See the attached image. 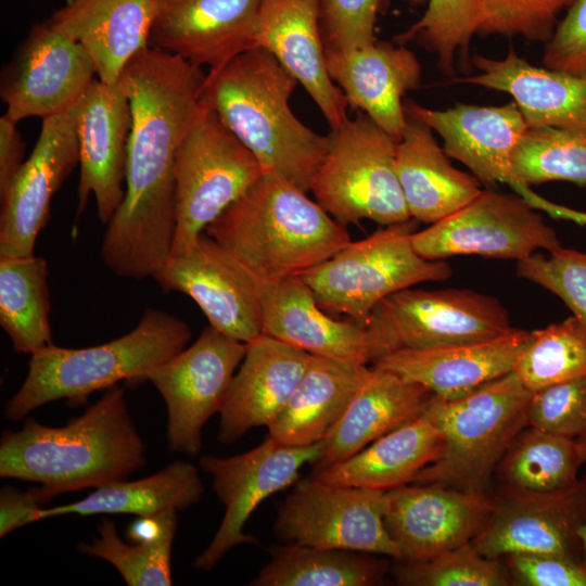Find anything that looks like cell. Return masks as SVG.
Returning a JSON list of instances; mask_svg holds the SVG:
<instances>
[{"label":"cell","instance_id":"7402d4cb","mask_svg":"<svg viewBox=\"0 0 586 586\" xmlns=\"http://www.w3.org/2000/svg\"><path fill=\"white\" fill-rule=\"evenodd\" d=\"M407 111L440 135L446 154L467 166L481 183H506L520 194L511 161L528 127L515 102L499 106L457 103L446 110L410 102Z\"/></svg>","mask_w":586,"mask_h":586},{"label":"cell","instance_id":"ab89813d","mask_svg":"<svg viewBox=\"0 0 586 586\" xmlns=\"http://www.w3.org/2000/svg\"><path fill=\"white\" fill-rule=\"evenodd\" d=\"M513 372L532 393L586 377V331L573 316L533 330Z\"/></svg>","mask_w":586,"mask_h":586},{"label":"cell","instance_id":"484cf974","mask_svg":"<svg viewBox=\"0 0 586 586\" xmlns=\"http://www.w3.org/2000/svg\"><path fill=\"white\" fill-rule=\"evenodd\" d=\"M257 46L304 87L331 129L348 119L346 98L328 73L318 0H263Z\"/></svg>","mask_w":586,"mask_h":586},{"label":"cell","instance_id":"d6a6232c","mask_svg":"<svg viewBox=\"0 0 586 586\" xmlns=\"http://www.w3.org/2000/svg\"><path fill=\"white\" fill-rule=\"evenodd\" d=\"M369 367L320 356L311 360L268 436L288 446L324 441L345 412Z\"/></svg>","mask_w":586,"mask_h":586},{"label":"cell","instance_id":"8992f818","mask_svg":"<svg viewBox=\"0 0 586 586\" xmlns=\"http://www.w3.org/2000/svg\"><path fill=\"white\" fill-rule=\"evenodd\" d=\"M531 396L513 371L460 397L433 395L423 412L441 431L444 446L413 483L485 493L509 446L528 426Z\"/></svg>","mask_w":586,"mask_h":586},{"label":"cell","instance_id":"277c9868","mask_svg":"<svg viewBox=\"0 0 586 586\" xmlns=\"http://www.w3.org/2000/svg\"><path fill=\"white\" fill-rule=\"evenodd\" d=\"M262 286L329 259L352 240L317 201L271 171L205 230Z\"/></svg>","mask_w":586,"mask_h":586},{"label":"cell","instance_id":"30bf717a","mask_svg":"<svg viewBox=\"0 0 586 586\" xmlns=\"http://www.w3.org/2000/svg\"><path fill=\"white\" fill-rule=\"evenodd\" d=\"M377 358L399 349H428L497 337L513 327L494 296L467 289L407 288L382 300L365 327Z\"/></svg>","mask_w":586,"mask_h":586},{"label":"cell","instance_id":"836d02e7","mask_svg":"<svg viewBox=\"0 0 586 586\" xmlns=\"http://www.w3.org/2000/svg\"><path fill=\"white\" fill-rule=\"evenodd\" d=\"M204 487L199 470L190 462L174 461L156 473L135 481H118L97 488L86 498L38 511L36 522L65 515L135 514L155 518L198 504Z\"/></svg>","mask_w":586,"mask_h":586},{"label":"cell","instance_id":"52a82bcc","mask_svg":"<svg viewBox=\"0 0 586 586\" xmlns=\"http://www.w3.org/2000/svg\"><path fill=\"white\" fill-rule=\"evenodd\" d=\"M417 227L412 218L383 226L365 239L351 241L300 277L320 308L365 328L373 308L388 295L451 276L445 260H430L417 253L412 244Z\"/></svg>","mask_w":586,"mask_h":586},{"label":"cell","instance_id":"f546056e","mask_svg":"<svg viewBox=\"0 0 586 586\" xmlns=\"http://www.w3.org/2000/svg\"><path fill=\"white\" fill-rule=\"evenodd\" d=\"M433 394L377 367L368 369L342 418L324 440L321 470L355 455L379 437L419 417Z\"/></svg>","mask_w":586,"mask_h":586},{"label":"cell","instance_id":"bcb514c9","mask_svg":"<svg viewBox=\"0 0 586 586\" xmlns=\"http://www.w3.org/2000/svg\"><path fill=\"white\" fill-rule=\"evenodd\" d=\"M326 48L351 51L375 42L380 0H318Z\"/></svg>","mask_w":586,"mask_h":586},{"label":"cell","instance_id":"2e32d148","mask_svg":"<svg viewBox=\"0 0 586 586\" xmlns=\"http://www.w3.org/2000/svg\"><path fill=\"white\" fill-rule=\"evenodd\" d=\"M153 279L188 295L229 337L249 343L263 333L262 286L205 232L188 251L170 256Z\"/></svg>","mask_w":586,"mask_h":586},{"label":"cell","instance_id":"f1b7e54d","mask_svg":"<svg viewBox=\"0 0 586 586\" xmlns=\"http://www.w3.org/2000/svg\"><path fill=\"white\" fill-rule=\"evenodd\" d=\"M153 17V0H66L49 21L86 49L98 79L115 84L150 46Z\"/></svg>","mask_w":586,"mask_h":586},{"label":"cell","instance_id":"d6986e66","mask_svg":"<svg viewBox=\"0 0 586 586\" xmlns=\"http://www.w3.org/2000/svg\"><path fill=\"white\" fill-rule=\"evenodd\" d=\"M493 507L485 493L406 484L385 492L384 523L399 560L412 562L471 543Z\"/></svg>","mask_w":586,"mask_h":586},{"label":"cell","instance_id":"60d3db41","mask_svg":"<svg viewBox=\"0 0 586 586\" xmlns=\"http://www.w3.org/2000/svg\"><path fill=\"white\" fill-rule=\"evenodd\" d=\"M396 581L407 586H508L512 585L499 559L481 555L471 543L444 550L428 559L404 562Z\"/></svg>","mask_w":586,"mask_h":586},{"label":"cell","instance_id":"f35d334b","mask_svg":"<svg viewBox=\"0 0 586 586\" xmlns=\"http://www.w3.org/2000/svg\"><path fill=\"white\" fill-rule=\"evenodd\" d=\"M512 174L527 202L528 186L568 181L586 187V136L559 128H527L511 161Z\"/></svg>","mask_w":586,"mask_h":586},{"label":"cell","instance_id":"44dd1931","mask_svg":"<svg viewBox=\"0 0 586 586\" xmlns=\"http://www.w3.org/2000/svg\"><path fill=\"white\" fill-rule=\"evenodd\" d=\"M130 128V102L119 79L115 84L94 79L76 106L79 153L76 218L84 213L90 194L103 225H107L122 205Z\"/></svg>","mask_w":586,"mask_h":586},{"label":"cell","instance_id":"7a4b0ae2","mask_svg":"<svg viewBox=\"0 0 586 586\" xmlns=\"http://www.w3.org/2000/svg\"><path fill=\"white\" fill-rule=\"evenodd\" d=\"M145 464V444L117 385L63 426L28 418L0 440V476L39 484L35 489L46 504L64 493L127 480Z\"/></svg>","mask_w":586,"mask_h":586},{"label":"cell","instance_id":"6da1fadb","mask_svg":"<svg viewBox=\"0 0 586 586\" xmlns=\"http://www.w3.org/2000/svg\"><path fill=\"white\" fill-rule=\"evenodd\" d=\"M205 79L202 67L150 46L119 77L131 109L125 196L100 247L103 263L118 277L153 278L170 256L175 160L204 110Z\"/></svg>","mask_w":586,"mask_h":586},{"label":"cell","instance_id":"f907efd6","mask_svg":"<svg viewBox=\"0 0 586 586\" xmlns=\"http://www.w3.org/2000/svg\"><path fill=\"white\" fill-rule=\"evenodd\" d=\"M16 125L17 123L5 115L0 117V194L5 191L25 162V144Z\"/></svg>","mask_w":586,"mask_h":586},{"label":"cell","instance_id":"cb8c5ba5","mask_svg":"<svg viewBox=\"0 0 586 586\" xmlns=\"http://www.w3.org/2000/svg\"><path fill=\"white\" fill-rule=\"evenodd\" d=\"M324 50L328 73L348 106L362 111L399 141L408 123L402 99L421 84L422 69L416 54L405 44L377 41L351 51Z\"/></svg>","mask_w":586,"mask_h":586},{"label":"cell","instance_id":"681fc988","mask_svg":"<svg viewBox=\"0 0 586 586\" xmlns=\"http://www.w3.org/2000/svg\"><path fill=\"white\" fill-rule=\"evenodd\" d=\"M47 504L35 487L26 492L4 486L0 492V537L36 522V515Z\"/></svg>","mask_w":586,"mask_h":586},{"label":"cell","instance_id":"4fadbf2b","mask_svg":"<svg viewBox=\"0 0 586 586\" xmlns=\"http://www.w3.org/2000/svg\"><path fill=\"white\" fill-rule=\"evenodd\" d=\"M246 352V343L212 327L196 341L146 374L167 408V445L174 453L196 456L202 430L219 413Z\"/></svg>","mask_w":586,"mask_h":586},{"label":"cell","instance_id":"83f0119b","mask_svg":"<svg viewBox=\"0 0 586 586\" xmlns=\"http://www.w3.org/2000/svg\"><path fill=\"white\" fill-rule=\"evenodd\" d=\"M479 74L456 81L510 94L528 128L586 136V78L531 64L511 48L501 60L475 55Z\"/></svg>","mask_w":586,"mask_h":586},{"label":"cell","instance_id":"4dcf8cb0","mask_svg":"<svg viewBox=\"0 0 586 586\" xmlns=\"http://www.w3.org/2000/svg\"><path fill=\"white\" fill-rule=\"evenodd\" d=\"M407 115L396 148V173L410 217L432 225L469 204L483 190L473 175L451 164L430 127Z\"/></svg>","mask_w":586,"mask_h":586},{"label":"cell","instance_id":"f5cc1de1","mask_svg":"<svg viewBox=\"0 0 586 586\" xmlns=\"http://www.w3.org/2000/svg\"><path fill=\"white\" fill-rule=\"evenodd\" d=\"M578 536L582 544V560H583V563L586 565V522L583 524V526L578 531Z\"/></svg>","mask_w":586,"mask_h":586},{"label":"cell","instance_id":"8d00e7d4","mask_svg":"<svg viewBox=\"0 0 586 586\" xmlns=\"http://www.w3.org/2000/svg\"><path fill=\"white\" fill-rule=\"evenodd\" d=\"M581 466L575 440L526 426L496 470L502 494L543 495L571 487Z\"/></svg>","mask_w":586,"mask_h":586},{"label":"cell","instance_id":"9c48e42d","mask_svg":"<svg viewBox=\"0 0 586 586\" xmlns=\"http://www.w3.org/2000/svg\"><path fill=\"white\" fill-rule=\"evenodd\" d=\"M204 105L176 154V229L170 256L188 251L264 174L250 150Z\"/></svg>","mask_w":586,"mask_h":586},{"label":"cell","instance_id":"c3c4849f","mask_svg":"<svg viewBox=\"0 0 586 586\" xmlns=\"http://www.w3.org/2000/svg\"><path fill=\"white\" fill-rule=\"evenodd\" d=\"M543 65L586 78V0H574L546 43Z\"/></svg>","mask_w":586,"mask_h":586},{"label":"cell","instance_id":"4316f807","mask_svg":"<svg viewBox=\"0 0 586 586\" xmlns=\"http://www.w3.org/2000/svg\"><path fill=\"white\" fill-rule=\"evenodd\" d=\"M263 333L313 356L367 366L377 358L366 328L339 320L297 277L262 288Z\"/></svg>","mask_w":586,"mask_h":586},{"label":"cell","instance_id":"74e56055","mask_svg":"<svg viewBox=\"0 0 586 586\" xmlns=\"http://www.w3.org/2000/svg\"><path fill=\"white\" fill-rule=\"evenodd\" d=\"M177 524V511L163 513L156 534L129 545L119 537L115 523L103 519L98 525V537L77 548L84 555L111 563L129 586H170Z\"/></svg>","mask_w":586,"mask_h":586},{"label":"cell","instance_id":"5bb4252c","mask_svg":"<svg viewBox=\"0 0 586 586\" xmlns=\"http://www.w3.org/2000/svg\"><path fill=\"white\" fill-rule=\"evenodd\" d=\"M324 441L309 446H288L267 438L255 448L231 457L204 456L200 468L213 479V489L225 506L220 525L193 566L211 571L222 557L242 544L257 539L244 532L258 505L300 480V470L322 458Z\"/></svg>","mask_w":586,"mask_h":586},{"label":"cell","instance_id":"ffe728a7","mask_svg":"<svg viewBox=\"0 0 586 586\" xmlns=\"http://www.w3.org/2000/svg\"><path fill=\"white\" fill-rule=\"evenodd\" d=\"M263 0H153L150 47L189 63L221 68L257 46Z\"/></svg>","mask_w":586,"mask_h":586},{"label":"cell","instance_id":"9a60e30c","mask_svg":"<svg viewBox=\"0 0 586 586\" xmlns=\"http://www.w3.org/2000/svg\"><path fill=\"white\" fill-rule=\"evenodd\" d=\"M97 75L86 49L47 20L33 25L1 75L4 115L42 119L75 105Z\"/></svg>","mask_w":586,"mask_h":586},{"label":"cell","instance_id":"ac0fdd59","mask_svg":"<svg viewBox=\"0 0 586 586\" xmlns=\"http://www.w3.org/2000/svg\"><path fill=\"white\" fill-rule=\"evenodd\" d=\"M585 522L586 475L557 493L501 494L471 544L487 558L553 553L582 560L578 531Z\"/></svg>","mask_w":586,"mask_h":586},{"label":"cell","instance_id":"b9f144b4","mask_svg":"<svg viewBox=\"0 0 586 586\" xmlns=\"http://www.w3.org/2000/svg\"><path fill=\"white\" fill-rule=\"evenodd\" d=\"M426 4L423 15L397 39L399 44L417 40L438 58V64L451 73L457 50H466L477 31V0H405Z\"/></svg>","mask_w":586,"mask_h":586},{"label":"cell","instance_id":"ba28073f","mask_svg":"<svg viewBox=\"0 0 586 586\" xmlns=\"http://www.w3.org/2000/svg\"><path fill=\"white\" fill-rule=\"evenodd\" d=\"M397 142L366 114L329 133V148L310 192L341 225L410 219L396 173Z\"/></svg>","mask_w":586,"mask_h":586},{"label":"cell","instance_id":"1f68e13d","mask_svg":"<svg viewBox=\"0 0 586 586\" xmlns=\"http://www.w3.org/2000/svg\"><path fill=\"white\" fill-rule=\"evenodd\" d=\"M443 446L441 431L422 412L349 458L314 471L313 475L330 484L386 492L413 482L423 468L438 458Z\"/></svg>","mask_w":586,"mask_h":586},{"label":"cell","instance_id":"f6af8a7d","mask_svg":"<svg viewBox=\"0 0 586 586\" xmlns=\"http://www.w3.org/2000/svg\"><path fill=\"white\" fill-rule=\"evenodd\" d=\"M527 422L528 426L572 440L586 434V377L533 392Z\"/></svg>","mask_w":586,"mask_h":586},{"label":"cell","instance_id":"5b68a950","mask_svg":"<svg viewBox=\"0 0 586 586\" xmlns=\"http://www.w3.org/2000/svg\"><path fill=\"white\" fill-rule=\"evenodd\" d=\"M190 339L187 322L148 308L131 331L111 342L82 348L51 344L30 355L27 375L8 400L4 415L18 421L55 400L82 404L92 393L120 381L144 382L152 369L187 347Z\"/></svg>","mask_w":586,"mask_h":586},{"label":"cell","instance_id":"603a6c76","mask_svg":"<svg viewBox=\"0 0 586 586\" xmlns=\"http://www.w3.org/2000/svg\"><path fill=\"white\" fill-rule=\"evenodd\" d=\"M311 355L262 333L246 343L219 410L218 441L232 444L249 430L270 426L281 415Z\"/></svg>","mask_w":586,"mask_h":586},{"label":"cell","instance_id":"d4e9b609","mask_svg":"<svg viewBox=\"0 0 586 586\" xmlns=\"http://www.w3.org/2000/svg\"><path fill=\"white\" fill-rule=\"evenodd\" d=\"M533 336L512 328L489 340L428 349H399L382 355L373 367L417 383L434 396L451 399L511 371Z\"/></svg>","mask_w":586,"mask_h":586},{"label":"cell","instance_id":"816d5d0a","mask_svg":"<svg viewBox=\"0 0 586 586\" xmlns=\"http://www.w3.org/2000/svg\"><path fill=\"white\" fill-rule=\"evenodd\" d=\"M575 445L578 454V458L582 462H586V434L575 440Z\"/></svg>","mask_w":586,"mask_h":586},{"label":"cell","instance_id":"ee69618b","mask_svg":"<svg viewBox=\"0 0 586 586\" xmlns=\"http://www.w3.org/2000/svg\"><path fill=\"white\" fill-rule=\"evenodd\" d=\"M517 273L557 295L586 331V252L562 246L517 262Z\"/></svg>","mask_w":586,"mask_h":586},{"label":"cell","instance_id":"e0dca14e","mask_svg":"<svg viewBox=\"0 0 586 586\" xmlns=\"http://www.w3.org/2000/svg\"><path fill=\"white\" fill-rule=\"evenodd\" d=\"M76 106L42 119L31 154L0 194V256L34 255L52 198L79 164Z\"/></svg>","mask_w":586,"mask_h":586},{"label":"cell","instance_id":"e575fe53","mask_svg":"<svg viewBox=\"0 0 586 586\" xmlns=\"http://www.w3.org/2000/svg\"><path fill=\"white\" fill-rule=\"evenodd\" d=\"M48 265L40 256H0V324L16 353L53 344Z\"/></svg>","mask_w":586,"mask_h":586},{"label":"cell","instance_id":"7dc6e473","mask_svg":"<svg viewBox=\"0 0 586 586\" xmlns=\"http://www.w3.org/2000/svg\"><path fill=\"white\" fill-rule=\"evenodd\" d=\"M505 558L512 585L586 586L582 560L553 553H512Z\"/></svg>","mask_w":586,"mask_h":586},{"label":"cell","instance_id":"8fae6325","mask_svg":"<svg viewBox=\"0 0 586 586\" xmlns=\"http://www.w3.org/2000/svg\"><path fill=\"white\" fill-rule=\"evenodd\" d=\"M385 492L298 480L278 511L275 530L289 543L399 559L384 523Z\"/></svg>","mask_w":586,"mask_h":586},{"label":"cell","instance_id":"7bdbcfd3","mask_svg":"<svg viewBox=\"0 0 586 586\" xmlns=\"http://www.w3.org/2000/svg\"><path fill=\"white\" fill-rule=\"evenodd\" d=\"M574 0H477V31L482 36H522L547 43L559 16Z\"/></svg>","mask_w":586,"mask_h":586},{"label":"cell","instance_id":"7c38bea8","mask_svg":"<svg viewBox=\"0 0 586 586\" xmlns=\"http://www.w3.org/2000/svg\"><path fill=\"white\" fill-rule=\"evenodd\" d=\"M412 244L430 260L480 255L520 262L561 246L556 230L522 196L484 190L454 214L415 231Z\"/></svg>","mask_w":586,"mask_h":586},{"label":"cell","instance_id":"d590c367","mask_svg":"<svg viewBox=\"0 0 586 586\" xmlns=\"http://www.w3.org/2000/svg\"><path fill=\"white\" fill-rule=\"evenodd\" d=\"M377 555L289 543L271 549L253 586H372L387 571Z\"/></svg>","mask_w":586,"mask_h":586},{"label":"cell","instance_id":"3957f363","mask_svg":"<svg viewBox=\"0 0 586 586\" xmlns=\"http://www.w3.org/2000/svg\"><path fill=\"white\" fill-rule=\"evenodd\" d=\"M298 81L265 48L254 47L207 73L202 101L250 150L264 173L280 175L309 192L329 148L292 112Z\"/></svg>","mask_w":586,"mask_h":586}]
</instances>
